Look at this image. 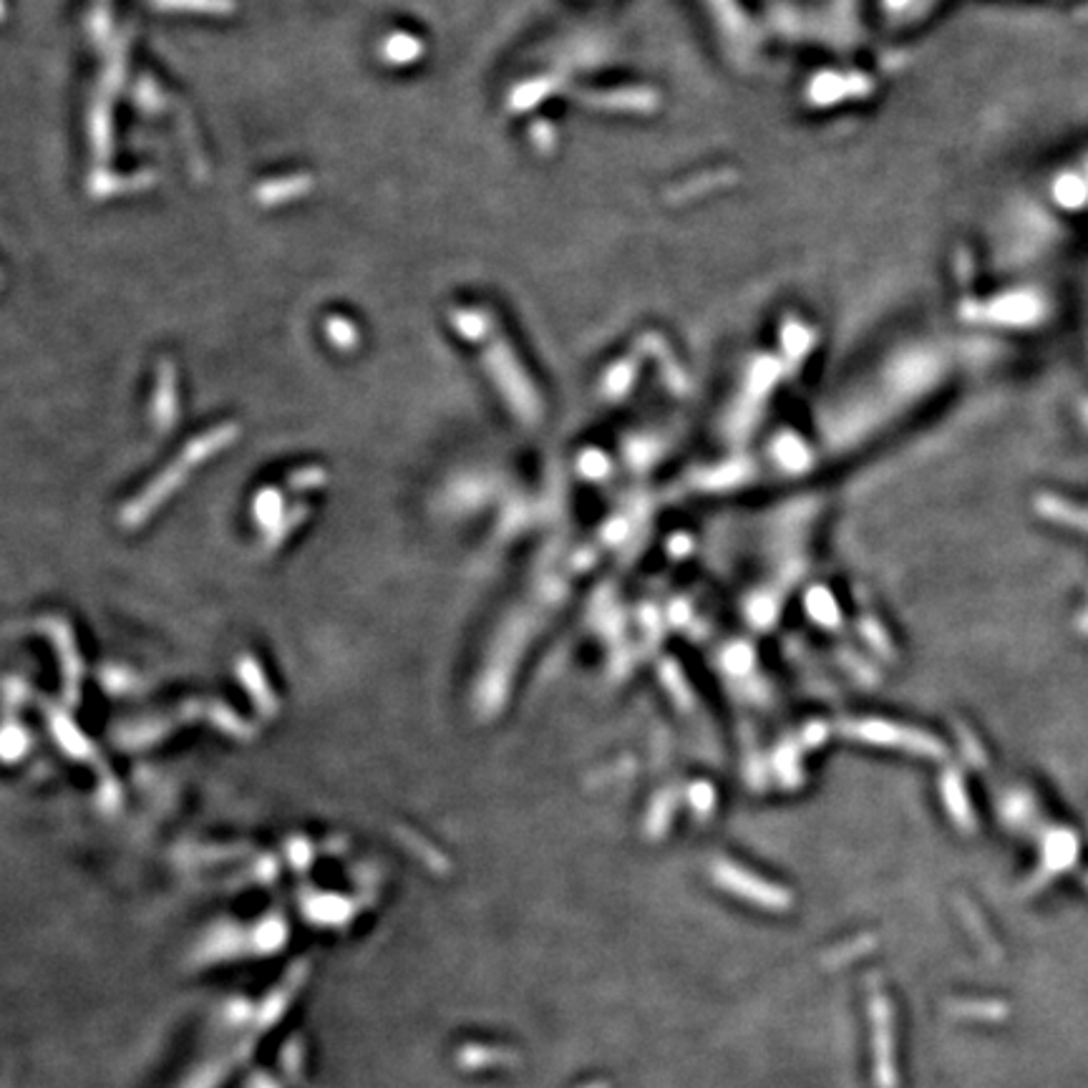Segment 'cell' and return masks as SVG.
Listing matches in <instances>:
<instances>
[{"label":"cell","mask_w":1088,"mask_h":1088,"mask_svg":"<svg viewBox=\"0 0 1088 1088\" xmlns=\"http://www.w3.org/2000/svg\"><path fill=\"white\" fill-rule=\"evenodd\" d=\"M947 1013L963 1020H1000L1008 1010L998 1000H950Z\"/></svg>","instance_id":"2"},{"label":"cell","mask_w":1088,"mask_h":1088,"mask_svg":"<svg viewBox=\"0 0 1088 1088\" xmlns=\"http://www.w3.org/2000/svg\"><path fill=\"white\" fill-rule=\"evenodd\" d=\"M870 1020H872V1046H874V1081H877V1088H897L892 1005L882 991L880 975L870 977Z\"/></svg>","instance_id":"1"},{"label":"cell","mask_w":1088,"mask_h":1088,"mask_svg":"<svg viewBox=\"0 0 1088 1088\" xmlns=\"http://www.w3.org/2000/svg\"><path fill=\"white\" fill-rule=\"evenodd\" d=\"M585 1088H610V1084H605V1081H595V1084H589Z\"/></svg>","instance_id":"3"}]
</instances>
